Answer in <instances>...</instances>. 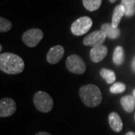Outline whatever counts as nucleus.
Returning a JSON list of instances; mask_svg holds the SVG:
<instances>
[{
	"instance_id": "25",
	"label": "nucleus",
	"mask_w": 135,
	"mask_h": 135,
	"mask_svg": "<svg viewBox=\"0 0 135 135\" xmlns=\"http://www.w3.org/2000/svg\"><path fill=\"white\" fill-rule=\"evenodd\" d=\"M133 96L135 98V89L134 90V91H133Z\"/></svg>"
},
{
	"instance_id": "9",
	"label": "nucleus",
	"mask_w": 135,
	"mask_h": 135,
	"mask_svg": "<svg viewBox=\"0 0 135 135\" xmlns=\"http://www.w3.org/2000/svg\"><path fill=\"white\" fill-rule=\"evenodd\" d=\"M65 53L64 47L61 45H56L50 49L47 54V61L50 64L55 65L61 61Z\"/></svg>"
},
{
	"instance_id": "11",
	"label": "nucleus",
	"mask_w": 135,
	"mask_h": 135,
	"mask_svg": "<svg viewBox=\"0 0 135 135\" xmlns=\"http://www.w3.org/2000/svg\"><path fill=\"white\" fill-rule=\"evenodd\" d=\"M108 121H109L110 128L115 132H120L122 130L123 123L121 119L120 116L117 113H115V112L110 113L109 115Z\"/></svg>"
},
{
	"instance_id": "13",
	"label": "nucleus",
	"mask_w": 135,
	"mask_h": 135,
	"mask_svg": "<svg viewBox=\"0 0 135 135\" xmlns=\"http://www.w3.org/2000/svg\"><path fill=\"white\" fill-rule=\"evenodd\" d=\"M125 15V9L122 5H119L115 8L113 13V18L111 25L113 28H118L121 20Z\"/></svg>"
},
{
	"instance_id": "3",
	"label": "nucleus",
	"mask_w": 135,
	"mask_h": 135,
	"mask_svg": "<svg viewBox=\"0 0 135 135\" xmlns=\"http://www.w3.org/2000/svg\"><path fill=\"white\" fill-rule=\"evenodd\" d=\"M33 103L36 109L42 113H48L53 109V98L48 93L43 91H38L35 94Z\"/></svg>"
},
{
	"instance_id": "7",
	"label": "nucleus",
	"mask_w": 135,
	"mask_h": 135,
	"mask_svg": "<svg viewBox=\"0 0 135 135\" xmlns=\"http://www.w3.org/2000/svg\"><path fill=\"white\" fill-rule=\"evenodd\" d=\"M106 35L101 30L94 31L92 33L89 34L83 39V44L86 46L96 47L99 45H102L105 41Z\"/></svg>"
},
{
	"instance_id": "23",
	"label": "nucleus",
	"mask_w": 135,
	"mask_h": 135,
	"mask_svg": "<svg viewBox=\"0 0 135 135\" xmlns=\"http://www.w3.org/2000/svg\"><path fill=\"white\" fill-rule=\"evenodd\" d=\"M125 135H135L134 132H133V131H128V133H126Z\"/></svg>"
},
{
	"instance_id": "18",
	"label": "nucleus",
	"mask_w": 135,
	"mask_h": 135,
	"mask_svg": "<svg viewBox=\"0 0 135 135\" xmlns=\"http://www.w3.org/2000/svg\"><path fill=\"white\" fill-rule=\"evenodd\" d=\"M102 0H83L85 8L89 11H95L101 7Z\"/></svg>"
},
{
	"instance_id": "5",
	"label": "nucleus",
	"mask_w": 135,
	"mask_h": 135,
	"mask_svg": "<svg viewBox=\"0 0 135 135\" xmlns=\"http://www.w3.org/2000/svg\"><path fill=\"white\" fill-rule=\"evenodd\" d=\"M65 65L70 72L76 74H82L86 71V66L84 61L77 55H71L66 59Z\"/></svg>"
},
{
	"instance_id": "21",
	"label": "nucleus",
	"mask_w": 135,
	"mask_h": 135,
	"mask_svg": "<svg viewBox=\"0 0 135 135\" xmlns=\"http://www.w3.org/2000/svg\"><path fill=\"white\" fill-rule=\"evenodd\" d=\"M131 68H132V69H133V71L135 72V56L133 59V60H132V62H131Z\"/></svg>"
},
{
	"instance_id": "16",
	"label": "nucleus",
	"mask_w": 135,
	"mask_h": 135,
	"mask_svg": "<svg viewBox=\"0 0 135 135\" xmlns=\"http://www.w3.org/2000/svg\"><path fill=\"white\" fill-rule=\"evenodd\" d=\"M100 74L106 80L107 84L113 83L116 80V74L113 71L107 69V68H102L100 71Z\"/></svg>"
},
{
	"instance_id": "22",
	"label": "nucleus",
	"mask_w": 135,
	"mask_h": 135,
	"mask_svg": "<svg viewBox=\"0 0 135 135\" xmlns=\"http://www.w3.org/2000/svg\"><path fill=\"white\" fill-rule=\"evenodd\" d=\"M35 135H51L50 134H49L47 132H45V131H40L38 133H37Z\"/></svg>"
},
{
	"instance_id": "10",
	"label": "nucleus",
	"mask_w": 135,
	"mask_h": 135,
	"mask_svg": "<svg viewBox=\"0 0 135 135\" xmlns=\"http://www.w3.org/2000/svg\"><path fill=\"white\" fill-rule=\"evenodd\" d=\"M107 47L103 44L93 47L90 50V58L93 62H100L107 56Z\"/></svg>"
},
{
	"instance_id": "4",
	"label": "nucleus",
	"mask_w": 135,
	"mask_h": 135,
	"mask_svg": "<svg viewBox=\"0 0 135 135\" xmlns=\"http://www.w3.org/2000/svg\"><path fill=\"white\" fill-rule=\"evenodd\" d=\"M92 26V20L89 17H81L75 20L71 26V31L74 35L80 36L87 33Z\"/></svg>"
},
{
	"instance_id": "17",
	"label": "nucleus",
	"mask_w": 135,
	"mask_h": 135,
	"mask_svg": "<svg viewBox=\"0 0 135 135\" xmlns=\"http://www.w3.org/2000/svg\"><path fill=\"white\" fill-rule=\"evenodd\" d=\"M113 61L117 65H121L124 62V50L120 46L116 47L114 50L113 54Z\"/></svg>"
},
{
	"instance_id": "19",
	"label": "nucleus",
	"mask_w": 135,
	"mask_h": 135,
	"mask_svg": "<svg viewBox=\"0 0 135 135\" xmlns=\"http://www.w3.org/2000/svg\"><path fill=\"white\" fill-rule=\"evenodd\" d=\"M126 90V85L123 83L116 82L113 83L110 88V91L113 94H119L125 92Z\"/></svg>"
},
{
	"instance_id": "26",
	"label": "nucleus",
	"mask_w": 135,
	"mask_h": 135,
	"mask_svg": "<svg viewBox=\"0 0 135 135\" xmlns=\"http://www.w3.org/2000/svg\"><path fill=\"white\" fill-rule=\"evenodd\" d=\"M134 119H135V115H134Z\"/></svg>"
},
{
	"instance_id": "1",
	"label": "nucleus",
	"mask_w": 135,
	"mask_h": 135,
	"mask_svg": "<svg viewBox=\"0 0 135 135\" xmlns=\"http://www.w3.org/2000/svg\"><path fill=\"white\" fill-rule=\"evenodd\" d=\"M25 68L23 59L15 53H3L0 55V69L8 74H17Z\"/></svg>"
},
{
	"instance_id": "8",
	"label": "nucleus",
	"mask_w": 135,
	"mask_h": 135,
	"mask_svg": "<svg viewBox=\"0 0 135 135\" xmlns=\"http://www.w3.org/2000/svg\"><path fill=\"white\" fill-rule=\"evenodd\" d=\"M16 109V103L11 98H5L0 101V116L2 118L12 116L15 113Z\"/></svg>"
},
{
	"instance_id": "2",
	"label": "nucleus",
	"mask_w": 135,
	"mask_h": 135,
	"mask_svg": "<svg viewBox=\"0 0 135 135\" xmlns=\"http://www.w3.org/2000/svg\"><path fill=\"white\" fill-rule=\"evenodd\" d=\"M79 95L83 103L89 107L98 106L102 101V94L100 89L93 84L80 87Z\"/></svg>"
},
{
	"instance_id": "20",
	"label": "nucleus",
	"mask_w": 135,
	"mask_h": 135,
	"mask_svg": "<svg viewBox=\"0 0 135 135\" xmlns=\"http://www.w3.org/2000/svg\"><path fill=\"white\" fill-rule=\"evenodd\" d=\"M12 27V24L8 20L5 19L4 17L0 18V32H8Z\"/></svg>"
},
{
	"instance_id": "6",
	"label": "nucleus",
	"mask_w": 135,
	"mask_h": 135,
	"mask_svg": "<svg viewBox=\"0 0 135 135\" xmlns=\"http://www.w3.org/2000/svg\"><path fill=\"white\" fill-rule=\"evenodd\" d=\"M43 37L44 32L41 29L33 28L25 32L22 36V39L27 47H34L38 44Z\"/></svg>"
},
{
	"instance_id": "15",
	"label": "nucleus",
	"mask_w": 135,
	"mask_h": 135,
	"mask_svg": "<svg viewBox=\"0 0 135 135\" xmlns=\"http://www.w3.org/2000/svg\"><path fill=\"white\" fill-rule=\"evenodd\" d=\"M121 5L125 9L126 17H132L135 14V0H122Z\"/></svg>"
},
{
	"instance_id": "14",
	"label": "nucleus",
	"mask_w": 135,
	"mask_h": 135,
	"mask_svg": "<svg viewBox=\"0 0 135 135\" xmlns=\"http://www.w3.org/2000/svg\"><path fill=\"white\" fill-rule=\"evenodd\" d=\"M121 105L123 109L128 112L131 113L134 110L135 107V98L133 95H126L121 98Z\"/></svg>"
},
{
	"instance_id": "24",
	"label": "nucleus",
	"mask_w": 135,
	"mask_h": 135,
	"mask_svg": "<svg viewBox=\"0 0 135 135\" xmlns=\"http://www.w3.org/2000/svg\"><path fill=\"white\" fill-rule=\"evenodd\" d=\"M109 1H110V2H111V3H114L117 0H109Z\"/></svg>"
},
{
	"instance_id": "12",
	"label": "nucleus",
	"mask_w": 135,
	"mask_h": 135,
	"mask_svg": "<svg viewBox=\"0 0 135 135\" xmlns=\"http://www.w3.org/2000/svg\"><path fill=\"white\" fill-rule=\"evenodd\" d=\"M101 30L106 35L107 37L110 39H116L120 35V30L119 28H113L110 23H104L101 26Z\"/></svg>"
}]
</instances>
